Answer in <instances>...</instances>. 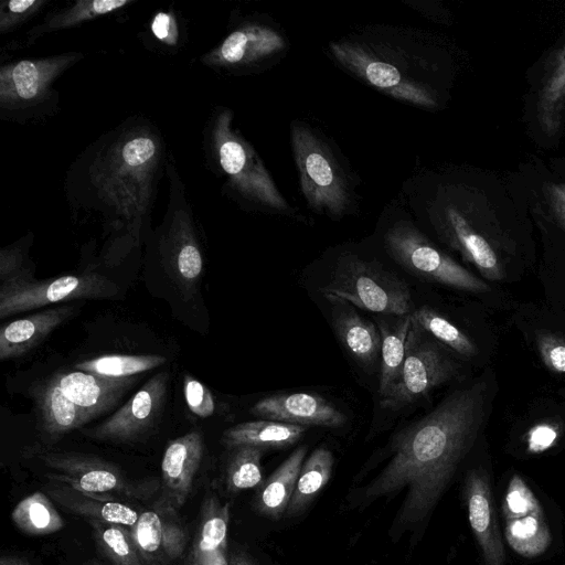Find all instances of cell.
<instances>
[{"label": "cell", "instance_id": "6da1fadb", "mask_svg": "<svg viewBox=\"0 0 565 565\" xmlns=\"http://www.w3.org/2000/svg\"><path fill=\"white\" fill-rule=\"evenodd\" d=\"M487 391L482 381L457 390L394 435L391 458L362 491L360 503L404 491L397 526L405 530L426 521L473 445L483 422Z\"/></svg>", "mask_w": 565, "mask_h": 565}, {"label": "cell", "instance_id": "7a4b0ae2", "mask_svg": "<svg viewBox=\"0 0 565 565\" xmlns=\"http://www.w3.org/2000/svg\"><path fill=\"white\" fill-rule=\"evenodd\" d=\"M164 149L157 128L131 119L92 143L71 167L66 193L75 212H95L119 241L137 243L154 202Z\"/></svg>", "mask_w": 565, "mask_h": 565}, {"label": "cell", "instance_id": "3957f363", "mask_svg": "<svg viewBox=\"0 0 565 565\" xmlns=\"http://www.w3.org/2000/svg\"><path fill=\"white\" fill-rule=\"evenodd\" d=\"M330 50L344 67L385 94L419 107L437 106L436 93L416 56L399 54L388 44L360 40L331 42Z\"/></svg>", "mask_w": 565, "mask_h": 565}, {"label": "cell", "instance_id": "277c9868", "mask_svg": "<svg viewBox=\"0 0 565 565\" xmlns=\"http://www.w3.org/2000/svg\"><path fill=\"white\" fill-rule=\"evenodd\" d=\"M328 299H339L380 315L412 313L407 284L381 265L355 255L341 256L322 289Z\"/></svg>", "mask_w": 565, "mask_h": 565}, {"label": "cell", "instance_id": "5b68a950", "mask_svg": "<svg viewBox=\"0 0 565 565\" xmlns=\"http://www.w3.org/2000/svg\"><path fill=\"white\" fill-rule=\"evenodd\" d=\"M232 118V113L223 109L210 128L211 150L222 173L245 199L276 211H288L287 202L255 150L233 129Z\"/></svg>", "mask_w": 565, "mask_h": 565}, {"label": "cell", "instance_id": "8992f818", "mask_svg": "<svg viewBox=\"0 0 565 565\" xmlns=\"http://www.w3.org/2000/svg\"><path fill=\"white\" fill-rule=\"evenodd\" d=\"M458 367L441 343L412 318L402 371L387 395L381 398L382 407L395 411L420 399L449 381Z\"/></svg>", "mask_w": 565, "mask_h": 565}, {"label": "cell", "instance_id": "52a82bcc", "mask_svg": "<svg viewBox=\"0 0 565 565\" xmlns=\"http://www.w3.org/2000/svg\"><path fill=\"white\" fill-rule=\"evenodd\" d=\"M385 247L398 265L419 279L470 292L490 290L487 282L436 247L408 222H396L387 230Z\"/></svg>", "mask_w": 565, "mask_h": 565}, {"label": "cell", "instance_id": "ba28073f", "mask_svg": "<svg viewBox=\"0 0 565 565\" xmlns=\"http://www.w3.org/2000/svg\"><path fill=\"white\" fill-rule=\"evenodd\" d=\"M291 139L301 189L308 203L320 213L341 216L349 203V189L329 147L300 124H294Z\"/></svg>", "mask_w": 565, "mask_h": 565}, {"label": "cell", "instance_id": "9c48e42d", "mask_svg": "<svg viewBox=\"0 0 565 565\" xmlns=\"http://www.w3.org/2000/svg\"><path fill=\"white\" fill-rule=\"evenodd\" d=\"M169 204L163 221L160 249L183 292H192L203 271V258L195 236L192 212L172 160L167 161Z\"/></svg>", "mask_w": 565, "mask_h": 565}, {"label": "cell", "instance_id": "30bf717a", "mask_svg": "<svg viewBox=\"0 0 565 565\" xmlns=\"http://www.w3.org/2000/svg\"><path fill=\"white\" fill-rule=\"evenodd\" d=\"M116 292L113 281L93 271L41 281L23 275L1 284L0 318L75 299L109 298Z\"/></svg>", "mask_w": 565, "mask_h": 565}, {"label": "cell", "instance_id": "8fae6325", "mask_svg": "<svg viewBox=\"0 0 565 565\" xmlns=\"http://www.w3.org/2000/svg\"><path fill=\"white\" fill-rule=\"evenodd\" d=\"M82 57V53L68 52L3 64L0 68L2 114L26 115L52 102L55 97L53 83Z\"/></svg>", "mask_w": 565, "mask_h": 565}, {"label": "cell", "instance_id": "7c38bea8", "mask_svg": "<svg viewBox=\"0 0 565 565\" xmlns=\"http://www.w3.org/2000/svg\"><path fill=\"white\" fill-rule=\"evenodd\" d=\"M502 515L505 541L516 554L532 558L550 547L552 534L542 505L519 475L508 483Z\"/></svg>", "mask_w": 565, "mask_h": 565}, {"label": "cell", "instance_id": "4fadbf2b", "mask_svg": "<svg viewBox=\"0 0 565 565\" xmlns=\"http://www.w3.org/2000/svg\"><path fill=\"white\" fill-rule=\"evenodd\" d=\"M40 459L52 471L47 478L92 494H140L114 463L96 456L72 451H47Z\"/></svg>", "mask_w": 565, "mask_h": 565}, {"label": "cell", "instance_id": "5bb4252c", "mask_svg": "<svg viewBox=\"0 0 565 565\" xmlns=\"http://www.w3.org/2000/svg\"><path fill=\"white\" fill-rule=\"evenodd\" d=\"M169 373L152 376L121 408L85 434L111 443L140 439L158 420L167 396Z\"/></svg>", "mask_w": 565, "mask_h": 565}, {"label": "cell", "instance_id": "9a60e30c", "mask_svg": "<svg viewBox=\"0 0 565 565\" xmlns=\"http://www.w3.org/2000/svg\"><path fill=\"white\" fill-rule=\"evenodd\" d=\"M130 531L143 565H171L186 547L188 533L177 511L159 502L142 511Z\"/></svg>", "mask_w": 565, "mask_h": 565}, {"label": "cell", "instance_id": "2e32d148", "mask_svg": "<svg viewBox=\"0 0 565 565\" xmlns=\"http://www.w3.org/2000/svg\"><path fill=\"white\" fill-rule=\"evenodd\" d=\"M204 451L203 435L192 430L168 443L161 462L159 503L178 511L188 500Z\"/></svg>", "mask_w": 565, "mask_h": 565}, {"label": "cell", "instance_id": "e0dca14e", "mask_svg": "<svg viewBox=\"0 0 565 565\" xmlns=\"http://www.w3.org/2000/svg\"><path fill=\"white\" fill-rule=\"evenodd\" d=\"M468 519L486 565H505L492 490L483 470L469 471L465 482Z\"/></svg>", "mask_w": 565, "mask_h": 565}, {"label": "cell", "instance_id": "ac0fdd59", "mask_svg": "<svg viewBox=\"0 0 565 565\" xmlns=\"http://www.w3.org/2000/svg\"><path fill=\"white\" fill-rule=\"evenodd\" d=\"M286 47L284 38L273 28L245 23L232 31L217 46L202 56L213 67H242L265 60Z\"/></svg>", "mask_w": 565, "mask_h": 565}, {"label": "cell", "instance_id": "d6986e66", "mask_svg": "<svg viewBox=\"0 0 565 565\" xmlns=\"http://www.w3.org/2000/svg\"><path fill=\"white\" fill-rule=\"evenodd\" d=\"M250 413L257 417L301 426L341 427L347 416L318 394L297 392L262 398Z\"/></svg>", "mask_w": 565, "mask_h": 565}, {"label": "cell", "instance_id": "ffe728a7", "mask_svg": "<svg viewBox=\"0 0 565 565\" xmlns=\"http://www.w3.org/2000/svg\"><path fill=\"white\" fill-rule=\"evenodd\" d=\"M443 212V217L437 216L435 224L446 242L473 265L484 278L503 279L504 271L501 262L487 238L471 225L459 209L447 205Z\"/></svg>", "mask_w": 565, "mask_h": 565}, {"label": "cell", "instance_id": "44dd1931", "mask_svg": "<svg viewBox=\"0 0 565 565\" xmlns=\"http://www.w3.org/2000/svg\"><path fill=\"white\" fill-rule=\"evenodd\" d=\"M64 395L92 420L109 411L134 383L131 377L113 379L83 371L57 374Z\"/></svg>", "mask_w": 565, "mask_h": 565}, {"label": "cell", "instance_id": "7402d4cb", "mask_svg": "<svg viewBox=\"0 0 565 565\" xmlns=\"http://www.w3.org/2000/svg\"><path fill=\"white\" fill-rule=\"evenodd\" d=\"M44 491L70 513L79 515L88 522L96 521L131 527L139 518L137 510L118 501L115 495L86 493L55 481H51Z\"/></svg>", "mask_w": 565, "mask_h": 565}, {"label": "cell", "instance_id": "603a6c76", "mask_svg": "<svg viewBox=\"0 0 565 565\" xmlns=\"http://www.w3.org/2000/svg\"><path fill=\"white\" fill-rule=\"evenodd\" d=\"M329 301L333 303L332 326L341 344L362 367H373L381 356L379 327L358 313L351 303L339 299Z\"/></svg>", "mask_w": 565, "mask_h": 565}, {"label": "cell", "instance_id": "cb8c5ba5", "mask_svg": "<svg viewBox=\"0 0 565 565\" xmlns=\"http://www.w3.org/2000/svg\"><path fill=\"white\" fill-rule=\"evenodd\" d=\"M74 313L71 305L39 311L2 326L0 359L20 358L41 343L54 329Z\"/></svg>", "mask_w": 565, "mask_h": 565}, {"label": "cell", "instance_id": "d4e9b609", "mask_svg": "<svg viewBox=\"0 0 565 565\" xmlns=\"http://www.w3.org/2000/svg\"><path fill=\"white\" fill-rule=\"evenodd\" d=\"M32 394L41 429L53 443L89 422V418L64 395L57 374L34 387Z\"/></svg>", "mask_w": 565, "mask_h": 565}, {"label": "cell", "instance_id": "484cf974", "mask_svg": "<svg viewBox=\"0 0 565 565\" xmlns=\"http://www.w3.org/2000/svg\"><path fill=\"white\" fill-rule=\"evenodd\" d=\"M307 447H298L258 488L255 510L266 518L285 516L305 461Z\"/></svg>", "mask_w": 565, "mask_h": 565}, {"label": "cell", "instance_id": "4316f807", "mask_svg": "<svg viewBox=\"0 0 565 565\" xmlns=\"http://www.w3.org/2000/svg\"><path fill=\"white\" fill-rule=\"evenodd\" d=\"M307 426L276 420H255L237 424L223 433L222 441L228 448L255 446L262 449H281L296 444Z\"/></svg>", "mask_w": 565, "mask_h": 565}, {"label": "cell", "instance_id": "83f0119b", "mask_svg": "<svg viewBox=\"0 0 565 565\" xmlns=\"http://www.w3.org/2000/svg\"><path fill=\"white\" fill-rule=\"evenodd\" d=\"M412 313L404 316L381 315L376 318L381 347V375L379 395L385 397L396 383L405 359L406 339Z\"/></svg>", "mask_w": 565, "mask_h": 565}, {"label": "cell", "instance_id": "f1b7e54d", "mask_svg": "<svg viewBox=\"0 0 565 565\" xmlns=\"http://www.w3.org/2000/svg\"><path fill=\"white\" fill-rule=\"evenodd\" d=\"M230 505L216 497H207L201 507L198 534L190 552V563L195 565L209 555L226 551Z\"/></svg>", "mask_w": 565, "mask_h": 565}, {"label": "cell", "instance_id": "f546056e", "mask_svg": "<svg viewBox=\"0 0 565 565\" xmlns=\"http://www.w3.org/2000/svg\"><path fill=\"white\" fill-rule=\"evenodd\" d=\"M332 467V452L324 447L317 448L303 461L285 518H295L309 507L330 480Z\"/></svg>", "mask_w": 565, "mask_h": 565}, {"label": "cell", "instance_id": "4dcf8cb0", "mask_svg": "<svg viewBox=\"0 0 565 565\" xmlns=\"http://www.w3.org/2000/svg\"><path fill=\"white\" fill-rule=\"evenodd\" d=\"M131 2L134 0H76L68 7L46 15L43 22L28 32V39L30 42H33L44 34L70 29L118 11Z\"/></svg>", "mask_w": 565, "mask_h": 565}, {"label": "cell", "instance_id": "1f68e13d", "mask_svg": "<svg viewBox=\"0 0 565 565\" xmlns=\"http://www.w3.org/2000/svg\"><path fill=\"white\" fill-rule=\"evenodd\" d=\"M14 525L28 535H47L58 532L64 520L46 493L35 491L22 499L12 510Z\"/></svg>", "mask_w": 565, "mask_h": 565}, {"label": "cell", "instance_id": "d6a6232c", "mask_svg": "<svg viewBox=\"0 0 565 565\" xmlns=\"http://www.w3.org/2000/svg\"><path fill=\"white\" fill-rule=\"evenodd\" d=\"M565 105V45L558 52L537 99V120L542 130L555 135L562 122Z\"/></svg>", "mask_w": 565, "mask_h": 565}, {"label": "cell", "instance_id": "836d02e7", "mask_svg": "<svg viewBox=\"0 0 565 565\" xmlns=\"http://www.w3.org/2000/svg\"><path fill=\"white\" fill-rule=\"evenodd\" d=\"M97 550L114 565H143L130 527L120 524L88 522Z\"/></svg>", "mask_w": 565, "mask_h": 565}, {"label": "cell", "instance_id": "e575fe53", "mask_svg": "<svg viewBox=\"0 0 565 565\" xmlns=\"http://www.w3.org/2000/svg\"><path fill=\"white\" fill-rule=\"evenodd\" d=\"M162 355L107 354L76 364L78 371L113 379L131 377L164 364Z\"/></svg>", "mask_w": 565, "mask_h": 565}, {"label": "cell", "instance_id": "d590c367", "mask_svg": "<svg viewBox=\"0 0 565 565\" xmlns=\"http://www.w3.org/2000/svg\"><path fill=\"white\" fill-rule=\"evenodd\" d=\"M263 452L264 449L248 445L231 449L225 469V484L230 492L237 493L263 483Z\"/></svg>", "mask_w": 565, "mask_h": 565}, {"label": "cell", "instance_id": "8d00e7d4", "mask_svg": "<svg viewBox=\"0 0 565 565\" xmlns=\"http://www.w3.org/2000/svg\"><path fill=\"white\" fill-rule=\"evenodd\" d=\"M412 318L440 343L463 356L477 353L473 341L434 309L423 306L412 311Z\"/></svg>", "mask_w": 565, "mask_h": 565}, {"label": "cell", "instance_id": "74e56055", "mask_svg": "<svg viewBox=\"0 0 565 565\" xmlns=\"http://www.w3.org/2000/svg\"><path fill=\"white\" fill-rule=\"evenodd\" d=\"M47 0H9L0 4V33H9L38 14Z\"/></svg>", "mask_w": 565, "mask_h": 565}, {"label": "cell", "instance_id": "f35d334b", "mask_svg": "<svg viewBox=\"0 0 565 565\" xmlns=\"http://www.w3.org/2000/svg\"><path fill=\"white\" fill-rule=\"evenodd\" d=\"M183 391L186 405L194 415L205 418L214 413L213 395L200 381L189 374L184 375Z\"/></svg>", "mask_w": 565, "mask_h": 565}, {"label": "cell", "instance_id": "ab89813d", "mask_svg": "<svg viewBox=\"0 0 565 565\" xmlns=\"http://www.w3.org/2000/svg\"><path fill=\"white\" fill-rule=\"evenodd\" d=\"M537 347L543 363L555 373H565V339L561 335L542 332Z\"/></svg>", "mask_w": 565, "mask_h": 565}, {"label": "cell", "instance_id": "60d3db41", "mask_svg": "<svg viewBox=\"0 0 565 565\" xmlns=\"http://www.w3.org/2000/svg\"><path fill=\"white\" fill-rule=\"evenodd\" d=\"M153 38L164 45L178 43L179 30L177 19L169 12H158L150 23Z\"/></svg>", "mask_w": 565, "mask_h": 565}, {"label": "cell", "instance_id": "b9f144b4", "mask_svg": "<svg viewBox=\"0 0 565 565\" xmlns=\"http://www.w3.org/2000/svg\"><path fill=\"white\" fill-rule=\"evenodd\" d=\"M557 437V426L541 423L529 430L526 437L527 449L533 454L545 451L555 444Z\"/></svg>", "mask_w": 565, "mask_h": 565}, {"label": "cell", "instance_id": "7bdbcfd3", "mask_svg": "<svg viewBox=\"0 0 565 565\" xmlns=\"http://www.w3.org/2000/svg\"><path fill=\"white\" fill-rule=\"evenodd\" d=\"M23 257L21 250L14 247L2 248L0 252V278L1 284L26 275L22 270Z\"/></svg>", "mask_w": 565, "mask_h": 565}, {"label": "cell", "instance_id": "ee69618b", "mask_svg": "<svg viewBox=\"0 0 565 565\" xmlns=\"http://www.w3.org/2000/svg\"><path fill=\"white\" fill-rule=\"evenodd\" d=\"M546 193L554 215L565 228V183H550Z\"/></svg>", "mask_w": 565, "mask_h": 565}, {"label": "cell", "instance_id": "f6af8a7d", "mask_svg": "<svg viewBox=\"0 0 565 565\" xmlns=\"http://www.w3.org/2000/svg\"><path fill=\"white\" fill-rule=\"evenodd\" d=\"M195 565H228V561L225 551H218L203 558Z\"/></svg>", "mask_w": 565, "mask_h": 565}, {"label": "cell", "instance_id": "bcb514c9", "mask_svg": "<svg viewBox=\"0 0 565 565\" xmlns=\"http://www.w3.org/2000/svg\"><path fill=\"white\" fill-rule=\"evenodd\" d=\"M228 565H255L252 558L243 551H235L231 554Z\"/></svg>", "mask_w": 565, "mask_h": 565}, {"label": "cell", "instance_id": "7dc6e473", "mask_svg": "<svg viewBox=\"0 0 565 565\" xmlns=\"http://www.w3.org/2000/svg\"><path fill=\"white\" fill-rule=\"evenodd\" d=\"M0 565H31L28 561L21 557L2 556Z\"/></svg>", "mask_w": 565, "mask_h": 565}, {"label": "cell", "instance_id": "c3c4849f", "mask_svg": "<svg viewBox=\"0 0 565 565\" xmlns=\"http://www.w3.org/2000/svg\"><path fill=\"white\" fill-rule=\"evenodd\" d=\"M85 565H102V564L96 563V562H89V563H87V564H85Z\"/></svg>", "mask_w": 565, "mask_h": 565}]
</instances>
